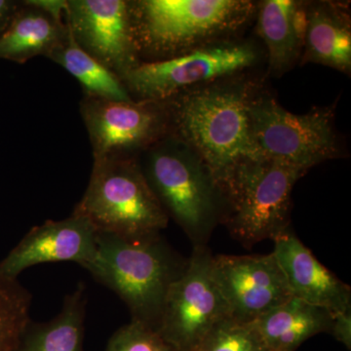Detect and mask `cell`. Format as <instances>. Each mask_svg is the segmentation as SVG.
<instances>
[{"mask_svg": "<svg viewBox=\"0 0 351 351\" xmlns=\"http://www.w3.org/2000/svg\"><path fill=\"white\" fill-rule=\"evenodd\" d=\"M73 214L86 218L97 232L132 240L159 237L169 219L134 157L94 160Z\"/></svg>", "mask_w": 351, "mask_h": 351, "instance_id": "obj_3", "label": "cell"}, {"mask_svg": "<svg viewBox=\"0 0 351 351\" xmlns=\"http://www.w3.org/2000/svg\"><path fill=\"white\" fill-rule=\"evenodd\" d=\"M66 19L76 44L120 80L138 66V44L128 2L71 0Z\"/></svg>", "mask_w": 351, "mask_h": 351, "instance_id": "obj_11", "label": "cell"}, {"mask_svg": "<svg viewBox=\"0 0 351 351\" xmlns=\"http://www.w3.org/2000/svg\"><path fill=\"white\" fill-rule=\"evenodd\" d=\"M248 106L241 92L223 88L193 92L175 103L176 126L217 186L239 163L265 157L254 138Z\"/></svg>", "mask_w": 351, "mask_h": 351, "instance_id": "obj_2", "label": "cell"}, {"mask_svg": "<svg viewBox=\"0 0 351 351\" xmlns=\"http://www.w3.org/2000/svg\"><path fill=\"white\" fill-rule=\"evenodd\" d=\"M97 253L85 267L97 281L117 293L132 319L156 330L168 291L186 265L160 235L132 240L97 232Z\"/></svg>", "mask_w": 351, "mask_h": 351, "instance_id": "obj_1", "label": "cell"}, {"mask_svg": "<svg viewBox=\"0 0 351 351\" xmlns=\"http://www.w3.org/2000/svg\"><path fill=\"white\" fill-rule=\"evenodd\" d=\"M14 4L6 0H0V27L6 24L7 21L12 19L14 16Z\"/></svg>", "mask_w": 351, "mask_h": 351, "instance_id": "obj_25", "label": "cell"}, {"mask_svg": "<svg viewBox=\"0 0 351 351\" xmlns=\"http://www.w3.org/2000/svg\"><path fill=\"white\" fill-rule=\"evenodd\" d=\"M306 18L291 0H267L258 15V31L269 51V64L282 71L297 57L306 34Z\"/></svg>", "mask_w": 351, "mask_h": 351, "instance_id": "obj_18", "label": "cell"}, {"mask_svg": "<svg viewBox=\"0 0 351 351\" xmlns=\"http://www.w3.org/2000/svg\"><path fill=\"white\" fill-rule=\"evenodd\" d=\"M306 172L267 157L235 166L218 186L230 201L226 223L230 234L251 246L286 232L293 188Z\"/></svg>", "mask_w": 351, "mask_h": 351, "instance_id": "obj_4", "label": "cell"}, {"mask_svg": "<svg viewBox=\"0 0 351 351\" xmlns=\"http://www.w3.org/2000/svg\"><path fill=\"white\" fill-rule=\"evenodd\" d=\"M96 234L80 215L45 221L32 228L0 263V276L17 279L24 270L46 263L75 262L85 269L96 257Z\"/></svg>", "mask_w": 351, "mask_h": 351, "instance_id": "obj_13", "label": "cell"}, {"mask_svg": "<svg viewBox=\"0 0 351 351\" xmlns=\"http://www.w3.org/2000/svg\"><path fill=\"white\" fill-rule=\"evenodd\" d=\"M252 132L263 156L308 170L337 154L331 112L295 114L270 98L249 100Z\"/></svg>", "mask_w": 351, "mask_h": 351, "instance_id": "obj_7", "label": "cell"}, {"mask_svg": "<svg viewBox=\"0 0 351 351\" xmlns=\"http://www.w3.org/2000/svg\"><path fill=\"white\" fill-rule=\"evenodd\" d=\"M212 274L228 317L239 322H253L292 298L272 253L213 256Z\"/></svg>", "mask_w": 351, "mask_h": 351, "instance_id": "obj_10", "label": "cell"}, {"mask_svg": "<svg viewBox=\"0 0 351 351\" xmlns=\"http://www.w3.org/2000/svg\"><path fill=\"white\" fill-rule=\"evenodd\" d=\"M32 295L18 279L0 276V351H17L31 323Z\"/></svg>", "mask_w": 351, "mask_h": 351, "instance_id": "obj_21", "label": "cell"}, {"mask_svg": "<svg viewBox=\"0 0 351 351\" xmlns=\"http://www.w3.org/2000/svg\"><path fill=\"white\" fill-rule=\"evenodd\" d=\"M274 241L272 254L292 297L332 313L351 311L350 286L324 267L294 232L287 230Z\"/></svg>", "mask_w": 351, "mask_h": 351, "instance_id": "obj_14", "label": "cell"}, {"mask_svg": "<svg viewBox=\"0 0 351 351\" xmlns=\"http://www.w3.org/2000/svg\"><path fill=\"white\" fill-rule=\"evenodd\" d=\"M332 313L292 297L253 321L269 351H295L307 339L329 332Z\"/></svg>", "mask_w": 351, "mask_h": 351, "instance_id": "obj_15", "label": "cell"}, {"mask_svg": "<svg viewBox=\"0 0 351 351\" xmlns=\"http://www.w3.org/2000/svg\"><path fill=\"white\" fill-rule=\"evenodd\" d=\"M330 334L339 343L350 350L351 348V311L346 313H332V319Z\"/></svg>", "mask_w": 351, "mask_h": 351, "instance_id": "obj_24", "label": "cell"}, {"mask_svg": "<svg viewBox=\"0 0 351 351\" xmlns=\"http://www.w3.org/2000/svg\"><path fill=\"white\" fill-rule=\"evenodd\" d=\"M304 40L309 59L341 71L350 69V32L328 11L318 9L306 18Z\"/></svg>", "mask_w": 351, "mask_h": 351, "instance_id": "obj_20", "label": "cell"}, {"mask_svg": "<svg viewBox=\"0 0 351 351\" xmlns=\"http://www.w3.org/2000/svg\"><path fill=\"white\" fill-rule=\"evenodd\" d=\"M86 286L78 284L64 298L56 317L45 323H29L17 351H83Z\"/></svg>", "mask_w": 351, "mask_h": 351, "instance_id": "obj_17", "label": "cell"}, {"mask_svg": "<svg viewBox=\"0 0 351 351\" xmlns=\"http://www.w3.org/2000/svg\"><path fill=\"white\" fill-rule=\"evenodd\" d=\"M107 351H176L154 328L138 321L119 328L108 341Z\"/></svg>", "mask_w": 351, "mask_h": 351, "instance_id": "obj_23", "label": "cell"}, {"mask_svg": "<svg viewBox=\"0 0 351 351\" xmlns=\"http://www.w3.org/2000/svg\"><path fill=\"white\" fill-rule=\"evenodd\" d=\"M142 170L168 218L195 246L203 245L216 225L221 193L199 157L182 144L163 142L152 149Z\"/></svg>", "mask_w": 351, "mask_h": 351, "instance_id": "obj_5", "label": "cell"}, {"mask_svg": "<svg viewBox=\"0 0 351 351\" xmlns=\"http://www.w3.org/2000/svg\"><path fill=\"white\" fill-rule=\"evenodd\" d=\"M196 351H269L253 322L226 317L217 323Z\"/></svg>", "mask_w": 351, "mask_h": 351, "instance_id": "obj_22", "label": "cell"}, {"mask_svg": "<svg viewBox=\"0 0 351 351\" xmlns=\"http://www.w3.org/2000/svg\"><path fill=\"white\" fill-rule=\"evenodd\" d=\"M233 0H145L130 12L136 43L170 50L230 27L244 12Z\"/></svg>", "mask_w": 351, "mask_h": 351, "instance_id": "obj_8", "label": "cell"}, {"mask_svg": "<svg viewBox=\"0 0 351 351\" xmlns=\"http://www.w3.org/2000/svg\"><path fill=\"white\" fill-rule=\"evenodd\" d=\"M156 104L85 97L80 112L89 134L94 160L133 157L131 152L156 142L166 121Z\"/></svg>", "mask_w": 351, "mask_h": 351, "instance_id": "obj_12", "label": "cell"}, {"mask_svg": "<svg viewBox=\"0 0 351 351\" xmlns=\"http://www.w3.org/2000/svg\"><path fill=\"white\" fill-rule=\"evenodd\" d=\"M48 58L75 77L86 96L112 101H133L119 76L80 48L69 29L66 38Z\"/></svg>", "mask_w": 351, "mask_h": 351, "instance_id": "obj_19", "label": "cell"}, {"mask_svg": "<svg viewBox=\"0 0 351 351\" xmlns=\"http://www.w3.org/2000/svg\"><path fill=\"white\" fill-rule=\"evenodd\" d=\"M212 258L204 245H196L166 295L156 331L176 351L197 350L212 328L228 317Z\"/></svg>", "mask_w": 351, "mask_h": 351, "instance_id": "obj_6", "label": "cell"}, {"mask_svg": "<svg viewBox=\"0 0 351 351\" xmlns=\"http://www.w3.org/2000/svg\"><path fill=\"white\" fill-rule=\"evenodd\" d=\"M14 14L0 34V58L25 63L36 56L48 57L68 34V25L57 22L40 9L27 5Z\"/></svg>", "mask_w": 351, "mask_h": 351, "instance_id": "obj_16", "label": "cell"}, {"mask_svg": "<svg viewBox=\"0 0 351 351\" xmlns=\"http://www.w3.org/2000/svg\"><path fill=\"white\" fill-rule=\"evenodd\" d=\"M196 351V350H195Z\"/></svg>", "mask_w": 351, "mask_h": 351, "instance_id": "obj_26", "label": "cell"}, {"mask_svg": "<svg viewBox=\"0 0 351 351\" xmlns=\"http://www.w3.org/2000/svg\"><path fill=\"white\" fill-rule=\"evenodd\" d=\"M255 61L247 46H216L154 63L138 64L122 76L127 91L159 101L180 90L240 71Z\"/></svg>", "mask_w": 351, "mask_h": 351, "instance_id": "obj_9", "label": "cell"}]
</instances>
